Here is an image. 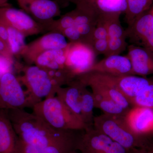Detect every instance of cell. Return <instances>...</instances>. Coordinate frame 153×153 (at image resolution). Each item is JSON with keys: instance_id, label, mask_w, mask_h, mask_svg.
<instances>
[{"instance_id": "1", "label": "cell", "mask_w": 153, "mask_h": 153, "mask_svg": "<svg viewBox=\"0 0 153 153\" xmlns=\"http://www.w3.org/2000/svg\"><path fill=\"white\" fill-rule=\"evenodd\" d=\"M25 149L41 151L79 140L83 130H60L53 128L25 109L7 111Z\"/></svg>"}, {"instance_id": "2", "label": "cell", "mask_w": 153, "mask_h": 153, "mask_svg": "<svg viewBox=\"0 0 153 153\" xmlns=\"http://www.w3.org/2000/svg\"><path fill=\"white\" fill-rule=\"evenodd\" d=\"M93 127L129 150L153 146L152 136L142 135L134 132L126 123L124 116L104 114L94 116Z\"/></svg>"}, {"instance_id": "3", "label": "cell", "mask_w": 153, "mask_h": 153, "mask_svg": "<svg viewBox=\"0 0 153 153\" xmlns=\"http://www.w3.org/2000/svg\"><path fill=\"white\" fill-rule=\"evenodd\" d=\"M33 112L53 128L60 130H83L82 120L74 114L57 96L49 97L35 105Z\"/></svg>"}, {"instance_id": "4", "label": "cell", "mask_w": 153, "mask_h": 153, "mask_svg": "<svg viewBox=\"0 0 153 153\" xmlns=\"http://www.w3.org/2000/svg\"><path fill=\"white\" fill-rule=\"evenodd\" d=\"M16 65L22 73L18 77L26 87L28 108H32L44 99L56 95L59 87L54 84L46 69L35 64L23 65L16 62Z\"/></svg>"}, {"instance_id": "5", "label": "cell", "mask_w": 153, "mask_h": 153, "mask_svg": "<svg viewBox=\"0 0 153 153\" xmlns=\"http://www.w3.org/2000/svg\"><path fill=\"white\" fill-rule=\"evenodd\" d=\"M28 108L27 96L18 76L11 71L0 76V109H25Z\"/></svg>"}, {"instance_id": "6", "label": "cell", "mask_w": 153, "mask_h": 153, "mask_svg": "<svg viewBox=\"0 0 153 153\" xmlns=\"http://www.w3.org/2000/svg\"><path fill=\"white\" fill-rule=\"evenodd\" d=\"M77 153H131L94 128L84 130L77 146Z\"/></svg>"}, {"instance_id": "7", "label": "cell", "mask_w": 153, "mask_h": 153, "mask_svg": "<svg viewBox=\"0 0 153 153\" xmlns=\"http://www.w3.org/2000/svg\"><path fill=\"white\" fill-rule=\"evenodd\" d=\"M92 91H95L108 96L114 101L126 110L132 105L120 92L114 81L113 76L95 72H88L76 77Z\"/></svg>"}, {"instance_id": "8", "label": "cell", "mask_w": 153, "mask_h": 153, "mask_svg": "<svg viewBox=\"0 0 153 153\" xmlns=\"http://www.w3.org/2000/svg\"><path fill=\"white\" fill-rule=\"evenodd\" d=\"M0 21L19 31L25 38L47 33L43 25L24 11L13 7L12 5L0 7Z\"/></svg>"}, {"instance_id": "9", "label": "cell", "mask_w": 153, "mask_h": 153, "mask_svg": "<svg viewBox=\"0 0 153 153\" xmlns=\"http://www.w3.org/2000/svg\"><path fill=\"white\" fill-rule=\"evenodd\" d=\"M96 56L90 45L82 42H69L65 68L76 77L87 72L95 63Z\"/></svg>"}, {"instance_id": "10", "label": "cell", "mask_w": 153, "mask_h": 153, "mask_svg": "<svg viewBox=\"0 0 153 153\" xmlns=\"http://www.w3.org/2000/svg\"><path fill=\"white\" fill-rule=\"evenodd\" d=\"M66 38L61 33L49 32L26 44L21 57L26 64L33 65L38 56L42 53L53 49H63L68 45Z\"/></svg>"}, {"instance_id": "11", "label": "cell", "mask_w": 153, "mask_h": 153, "mask_svg": "<svg viewBox=\"0 0 153 153\" xmlns=\"http://www.w3.org/2000/svg\"><path fill=\"white\" fill-rule=\"evenodd\" d=\"M21 10L47 29L55 17L60 16V5L55 0H16Z\"/></svg>"}, {"instance_id": "12", "label": "cell", "mask_w": 153, "mask_h": 153, "mask_svg": "<svg viewBox=\"0 0 153 153\" xmlns=\"http://www.w3.org/2000/svg\"><path fill=\"white\" fill-rule=\"evenodd\" d=\"M131 44L144 47L153 53V19L149 10L142 15L125 30Z\"/></svg>"}, {"instance_id": "13", "label": "cell", "mask_w": 153, "mask_h": 153, "mask_svg": "<svg viewBox=\"0 0 153 153\" xmlns=\"http://www.w3.org/2000/svg\"><path fill=\"white\" fill-rule=\"evenodd\" d=\"M60 1V0H59ZM74 4L97 19L124 14L126 0H61Z\"/></svg>"}, {"instance_id": "14", "label": "cell", "mask_w": 153, "mask_h": 153, "mask_svg": "<svg viewBox=\"0 0 153 153\" xmlns=\"http://www.w3.org/2000/svg\"><path fill=\"white\" fill-rule=\"evenodd\" d=\"M88 72H98L116 76L134 75L131 63L126 55L106 57L94 63Z\"/></svg>"}, {"instance_id": "15", "label": "cell", "mask_w": 153, "mask_h": 153, "mask_svg": "<svg viewBox=\"0 0 153 153\" xmlns=\"http://www.w3.org/2000/svg\"><path fill=\"white\" fill-rule=\"evenodd\" d=\"M18 136L7 111L0 109V153H24Z\"/></svg>"}, {"instance_id": "16", "label": "cell", "mask_w": 153, "mask_h": 153, "mask_svg": "<svg viewBox=\"0 0 153 153\" xmlns=\"http://www.w3.org/2000/svg\"><path fill=\"white\" fill-rule=\"evenodd\" d=\"M126 123L134 132L142 135L152 136L153 129V110L132 106L124 116Z\"/></svg>"}, {"instance_id": "17", "label": "cell", "mask_w": 153, "mask_h": 153, "mask_svg": "<svg viewBox=\"0 0 153 153\" xmlns=\"http://www.w3.org/2000/svg\"><path fill=\"white\" fill-rule=\"evenodd\" d=\"M126 55L131 63L134 75L144 77L153 74V53L144 47L131 44Z\"/></svg>"}, {"instance_id": "18", "label": "cell", "mask_w": 153, "mask_h": 153, "mask_svg": "<svg viewBox=\"0 0 153 153\" xmlns=\"http://www.w3.org/2000/svg\"><path fill=\"white\" fill-rule=\"evenodd\" d=\"M85 86L79 79L76 78L65 87L58 88L56 92V96L68 109L81 120L80 100L82 89Z\"/></svg>"}, {"instance_id": "19", "label": "cell", "mask_w": 153, "mask_h": 153, "mask_svg": "<svg viewBox=\"0 0 153 153\" xmlns=\"http://www.w3.org/2000/svg\"><path fill=\"white\" fill-rule=\"evenodd\" d=\"M113 77L118 88L130 103L141 91L153 83V78L136 75Z\"/></svg>"}, {"instance_id": "20", "label": "cell", "mask_w": 153, "mask_h": 153, "mask_svg": "<svg viewBox=\"0 0 153 153\" xmlns=\"http://www.w3.org/2000/svg\"><path fill=\"white\" fill-rule=\"evenodd\" d=\"M68 47L50 50L42 53L36 58L34 64L47 69L65 68Z\"/></svg>"}, {"instance_id": "21", "label": "cell", "mask_w": 153, "mask_h": 153, "mask_svg": "<svg viewBox=\"0 0 153 153\" xmlns=\"http://www.w3.org/2000/svg\"><path fill=\"white\" fill-rule=\"evenodd\" d=\"M93 94L95 108L101 110L103 114L113 116H124L129 110L123 108L108 96L95 91Z\"/></svg>"}, {"instance_id": "22", "label": "cell", "mask_w": 153, "mask_h": 153, "mask_svg": "<svg viewBox=\"0 0 153 153\" xmlns=\"http://www.w3.org/2000/svg\"><path fill=\"white\" fill-rule=\"evenodd\" d=\"M94 108L93 94L85 85L82 89L80 100V117L85 126V129L93 127Z\"/></svg>"}, {"instance_id": "23", "label": "cell", "mask_w": 153, "mask_h": 153, "mask_svg": "<svg viewBox=\"0 0 153 153\" xmlns=\"http://www.w3.org/2000/svg\"><path fill=\"white\" fill-rule=\"evenodd\" d=\"M153 4V0H126L124 14L128 26L132 25L138 18L149 10Z\"/></svg>"}, {"instance_id": "24", "label": "cell", "mask_w": 153, "mask_h": 153, "mask_svg": "<svg viewBox=\"0 0 153 153\" xmlns=\"http://www.w3.org/2000/svg\"><path fill=\"white\" fill-rule=\"evenodd\" d=\"M8 31V46L14 57H21L26 44L25 37L22 33L10 26H7Z\"/></svg>"}, {"instance_id": "25", "label": "cell", "mask_w": 153, "mask_h": 153, "mask_svg": "<svg viewBox=\"0 0 153 153\" xmlns=\"http://www.w3.org/2000/svg\"><path fill=\"white\" fill-rule=\"evenodd\" d=\"M132 106H140L153 110V83L140 91L131 101Z\"/></svg>"}, {"instance_id": "26", "label": "cell", "mask_w": 153, "mask_h": 153, "mask_svg": "<svg viewBox=\"0 0 153 153\" xmlns=\"http://www.w3.org/2000/svg\"><path fill=\"white\" fill-rule=\"evenodd\" d=\"M45 69L47 70L54 84L58 87L68 85L76 78V76L66 68L56 70Z\"/></svg>"}, {"instance_id": "27", "label": "cell", "mask_w": 153, "mask_h": 153, "mask_svg": "<svg viewBox=\"0 0 153 153\" xmlns=\"http://www.w3.org/2000/svg\"><path fill=\"white\" fill-rule=\"evenodd\" d=\"M120 17L119 15L104 17L106 20L108 38H126L125 30L121 24Z\"/></svg>"}, {"instance_id": "28", "label": "cell", "mask_w": 153, "mask_h": 153, "mask_svg": "<svg viewBox=\"0 0 153 153\" xmlns=\"http://www.w3.org/2000/svg\"><path fill=\"white\" fill-rule=\"evenodd\" d=\"M74 14L73 10L60 16L57 20L54 19L47 30L49 32L61 33L63 30L74 26Z\"/></svg>"}, {"instance_id": "29", "label": "cell", "mask_w": 153, "mask_h": 153, "mask_svg": "<svg viewBox=\"0 0 153 153\" xmlns=\"http://www.w3.org/2000/svg\"><path fill=\"white\" fill-rule=\"evenodd\" d=\"M126 38H108V50L105 57L113 55H120L128 47Z\"/></svg>"}, {"instance_id": "30", "label": "cell", "mask_w": 153, "mask_h": 153, "mask_svg": "<svg viewBox=\"0 0 153 153\" xmlns=\"http://www.w3.org/2000/svg\"><path fill=\"white\" fill-rule=\"evenodd\" d=\"M107 38H108V35L106 20L104 17H101L99 18L94 29L92 36V42L94 40Z\"/></svg>"}, {"instance_id": "31", "label": "cell", "mask_w": 153, "mask_h": 153, "mask_svg": "<svg viewBox=\"0 0 153 153\" xmlns=\"http://www.w3.org/2000/svg\"><path fill=\"white\" fill-rule=\"evenodd\" d=\"M96 56L103 55L105 56L108 50V38L94 40L91 45Z\"/></svg>"}, {"instance_id": "32", "label": "cell", "mask_w": 153, "mask_h": 153, "mask_svg": "<svg viewBox=\"0 0 153 153\" xmlns=\"http://www.w3.org/2000/svg\"><path fill=\"white\" fill-rule=\"evenodd\" d=\"M61 33L68 39L69 42H82L81 35L75 26L63 30Z\"/></svg>"}, {"instance_id": "33", "label": "cell", "mask_w": 153, "mask_h": 153, "mask_svg": "<svg viewBox=\"0 0 153 153\" xmlns=\"http://www.w3.org/2000/svg\"><path fill=\"white\" fill-rule=\"evenodd\" d=\"M0 55L14 63V57L9 46L0 38Z\"/></svg>"}, {"instance_id": "34", "label": "cell", "mask_w": 153, "mask_h": 153, "mask_svg": "<svg viewBox=\"0 0 153 153\" xmlns=\"http://www.w3.org/2000/svg\"><path fill=\"white\" fill-rule=\"evenodd\" d=\"M0 38L8 46L9 34L5 24L0 21Z\"/></svg>"}, {"instance_id": "35", "label": "cell", "mask_w": 153, "mask_h": 153, "mask_svg": "<svg viewBox=\"0 0 153 153\" xmlns=\"http://www.w3.org/2000/svg\"><path fill=\"white\" fill-rule=\"evenodd\" d=\"M131 153H153V146L146 149H135L131 150Z\"/></svg>"}, {"instance_id": "36", "label": "cell", "mask_w": 153, "mask_h": 153, "mask_svg": "<svg viewBox=\"0 0 153 153\" xmlns=\"http://www.w3.org/2000/svg\"><path fill=\"white\" fill-rule=\"evenodd\" d=\"M9 0H0V7L10 6V4L8 3Z\"/></svg>"}, {"instance_id": "37", "label": "cell", "mask_w": 153, "mask_h": 153, "mask_svg": "<svg viewBox=\"0 0 153 153\" xmlns=\"http://www.w3.org/2000/svg\"><path fill=\"white\" fill-rule=\"evenodd\" d=\"M149 11L151 14H152V16L153 19V5L152 6V7L151 8V9H150Z\"/></svg>"}, {"instance_id": "38", "label": "cell", "mask_w": 153, "mask_h": 153, "mask_svg": "<svg viewBox=\"0 0 153 153\" xmlns=\"http://www.w3.org/2000/svg\"><path fill=\"white\" fill-rule=\"evenodd\" d=\"M152 137L153 140V129L152 131Z\"/></svg>"}]
</instances>
